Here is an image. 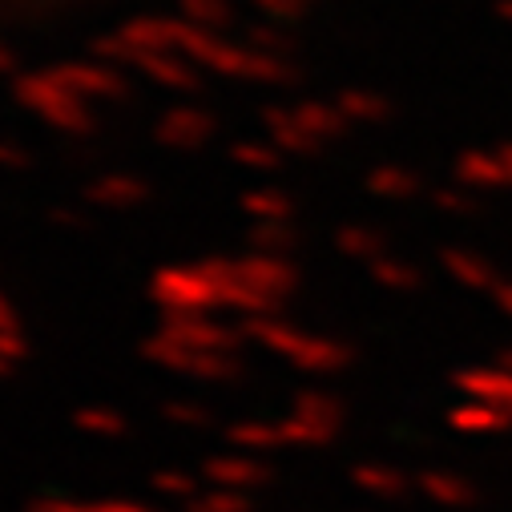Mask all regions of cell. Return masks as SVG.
<instances>
[{"instance_id":"4","label":"cell","mask_w":512,"mask_h":512,"mask_svg":"<svg viewBox=\"0 0 512 512\" xmlns=\"http://www.w3.org/2000/svg\"><path fill=\"white\" fill-rule=\"evenodd\" d=\"M73 512H158V508L138 504V500H93V504H77L73 500Z\"/></svg>"},{"instance_id":"2","label":"cell","mask_w":512,"mask_h":512,"mask_svg":"<svg viewBox=\"0 0 512 512\" xmlns=\"http://www.w3.org/2000/svg\"><path fill=\"white\" fill-rule=\"evenodd\" d=\"M186 512H250V504L234 488H214V492H202V496L186 500Z\"/></svg>"},{"instance_id":"1","label":"cell","mask_w":512,"mask_h":512,"mask_svg":"<svg viewBox=\"0 0 512 512\" xmlns=\"http://www.w3.org/2000/svg\"><path fill=\"white\" fill-rule=\"evenodd\" d=\"M206 480H214L218 488H246V484H259L263 480V468H254L246 460H210L206 464Z\"/></svg>"},{"instance_id":"3","label":"cell","mask_w":512,"mask_h":512,"mask_svg":"<svg viewBox=\"0 0 512 512\" xmlns=\"http://www.w3.org/2000/svg\"><path fill=\"white\" fill-rule=\"evenodd\" d=\"M154 488L162 496H174V500H194L198 496V480L194 476H182V472H158L154 476Z\"/></svg>"}]
</instances>
